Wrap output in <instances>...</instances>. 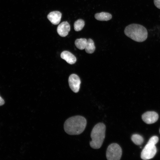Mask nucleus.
I'll return each instance as SVG.
<instances>
[{"label":"nucleus","mask_w":160,"mask_h":160,"mask_svg":"<svg viewBox=\"0 0 160 160\" xmlns=\"http://www.w3.org/2000/svg\"><path fill=\"white\" fill-rule=\"evenodd\" d=\"M87 120L83 116H76L67 119L65 122L64 128L65 132L70 135H79L84 130Z\"/></svg>","instance_id":"obj_1"},{"label":"nucleus","mask_w":160,"mask_h":160,"mask_svg":"<svg viewBox=\"0 0 160 160\" xmlns=\"http://www.w3.org/2000/svg\"><path fill=\"white\" fill-rule=\"evenodd\" d=\"M124 33L127 37L138 42L145 41L148 35L146 29L142 25L137 24H132L127 26Z\"/></svg>","instance_id":"obj_2"},{"label":"nucleus","mask_w":160,"mask_h":160,"mask_svg":"<svg viewBox=\"0 0 160 160\" xmlns=\"http://www.w3.org/2000/svg\"><path fill=\"white\" fill-rule=\"evenodd\" d=\"M106 127L102 123L96 124L91 133L92 140L90 142V146L93 149H98L102 146L105 137Z\"/></svg>","instance_id":"obj_3"},{"label":"nucleus","mask_w":160,"mask_h":160,"mask_svg":"<svg viewBox=\"0 0 160 160\" xmlns=\"http://www.w3.org/2000/svg\"><path fill=\"white\" fill-rule=\"evenodd\" d=\"M122 154V149L116 143H113L108 147L106 152V157L108 160H119Z\"/></svg>","instance_id":"obj_4"},{"label":"nucleus","mask_w":160,"mask_h":160,"mask_svg":"<svg viewBox=\"0 0 160 160\" xmlns=\"http://www.w3.org/2000/svg\"><path fill=\"white\" fill-rule=\"evenodd\" d=\"M157 149L155 145L147 143L141 153V158L143 160L152 158L155 155Z\"/></svg>","instance_id":"obj_5"},{"label":"nucleus","mask_w":160,"mask_h":160,"mask_svg":"<svg viewBox=\"0 0 160 160\" xmlns=\"http://www.w3.org/2000/svg\"><path fill=\"white\" fill-rule=\"evenodd\" d=\"M70 87L75 93L78 92L80 89L81 81L79 76L75 74H71L68 78Z\"/></svg>","instance_id":"obj_6"},{"label":"nucleus","mask_w":160,"mask_h":160,"mask_svg":"<svg viewBox=\"0 0 160 160\" xmlns=\"http://www.w3.org/2000/svg\"><path fill=\"white\" fill-rule=\"evenodd\" d=\"M159 118L158 114L153 111H147L143 114L142 118L146 123L150 124L156 122Z\"/></svg>","instance_id":"obj_7"},{"label":"nucleus","mask_w":160,"mask_h":160,"mask_svg":"<svg viewBox=\"0 0 160 160\" xmlns=\"http://www.w3.org/2000/svg\"><path fill=\"white\" fill-rule=\"evenodd\" d=\"M70 31V26L67 21L62 22L58 26L57 31L58 34L61 37L66 36Z\"/></svg>","instance_id":"obj_8"},{"label":"nucleus","mask_w":160,"mask_h":160,"mask_svg":"<svg viewBox=\"0 0 160 160\" xmlns=\"http://www.w3.org/2000/svg\"><path fill=\"white\" fill-rule=\"evenodd\" d=\"M61 13L58 11H53L50 12L47 15V18L53 25L58 24L60 21Z\"/></svg>","instance_id":"obj_9"},{"label":"nucleus","mask_w":160,"mask_h":160,"mask_svg":"<svg viewBox=\"0 0 160 160\" xmlns=\"http://www.w3.org/2000/svg\"><path fill=\"white\" fill-rule=\"evenodd\" d=\"M61 58L65 60L67 63L70 64L75 63L76 59L75 56L69 52L67 51H63L61 54Z\"/></svg>","instance_id":"obj_10"},{"label":"nucleus","mask_w":160,"mask_h":160,"mask_svg":"<svg viewBox=\"0 0 160 160\" xmlns=\"http://www.w3.org/2000/svg\"><path fill=\"white\" fill-rule=\"evenodd\" d=\"M95 18L100 21H107L111 19L112 15L109 13L102 12L96 13L95 15Z\"/></svg>","instance_id":"obj_11"},{"label":"nucleus","mask_w":160,"mask_h":160,"mask_svg":"<svg viewBox=\"0 0 160 160\" xmlns=\"http://www.w3.org/2000/svg\"><path fill=\"white\" fill-rule=\"evenodd\" d=\"M85 49L86 52L89 54H92L94 52L95 47L94 42L92 39H89L87 40Z\"/></svg>","instance_id":"obj_12"},{"label":"nucleus","mask_w":160,"mask_h":160,"mask_svg":"<svg viewBox=\"0 0 160 160\" xmlns=\"http://www.w3.org/2000/svg\"><path fill=\"white\" fill-rule=\"evenodd\" d=\"M87 40L85 38H80L76 39L75 42L76 47L80 50L85 49Z\"/></svg>","instance_id":"obj_13"},{"label":"nucleus","mask_w":160,"mask_h":160,"mask_svg":"<svg viewBox=\"0 0 160 160\" xmlns=\"http://www.w3.org/2000/svg\"><path fill=\"white\" fill-rule=\"evenodd\" d=\"M131 140L136 145H141L143 142V137L139 135L135 134L132 135Z\"/></svg>","instance_id":"obj_14"},{"label":"nucleus","mask_w":160,"mask_h":160,"mask_svg":"<svg viewBox=\"0 0 160 160\" xmlns=\"http://www.w3.org/2000/svg\"><path fill=\"white\" fill-rule=\"evenodd\" d=\"M84 25V21L81 19H79L76 20L74 23V29L77 31H80L82 29Z\"/></svg>","instance_id":"obj_15"},{"label":"nucleus","mask_w":160,"mask_h":160,"mask_svg":"<svg viewBox=\"0 0 160 160\" xmlns=\"http://www.w3.org/2000/svg\"><path fill=\"white\" fill-rule=\"evenodd\" d=\"M159 138L156 136L152 137L149 140L148 143L155 145L159 141Z\"/></svg>","instance_id":"obj_16"},{"label":"nucleus","mask_w":160,"mask_h":160,"mask_svg":"<svg viewBox=\"0 0 160 160\" xmlns=\"http://www.w3.org/2000/svg\"><path fill=\"white\" fill-rule=\"evenodd\" d=\"M154 3L156 7L160 9V0H154Z\"/></svg>","instance_id":"obj_17"},{"label":"nucleus","mask_w":160,"mask_h":160,"mask_svg":"<svg viewBox=\"0 0 160 160\" xmlns=\"http://www.w3.org/2000/svg\"><path fill=\"white\" fill-rule=\"evenodd\" d=\"M4 104V101L3 99L0 96V106Z\"/></svg>","instance_id":"obj_18"},{"label":"nucleus","mask_w":160,"mask_h":160,"mask_svg":"<svg viewBox=\"0 0 160 160\" xmlns=\"http://www.w3.org/2000/svg\"><path fill=\"white\" fill-rule=\"evenodd\" d=\"M159 132H160V130H159Z\"/></svg>","instance_id":"obj_19"}]
</instances>
